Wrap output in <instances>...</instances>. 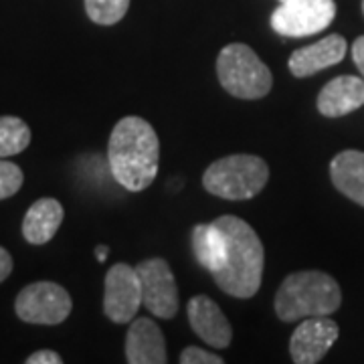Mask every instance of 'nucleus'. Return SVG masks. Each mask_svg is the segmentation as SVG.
Masks as SVG:
<instances>
[{
    "label": "nucleus",
    "instance_id": "3",
    "mask_svg": "<svg viewBox=\"0 0 364 364\" xmlns=\"http://www.w3.org/2000/svg\"><path fill=\"white\" fill-rule=\"evenodd\" d=\"M338 282L324 272L289 273L275 296V314L282 322H298L314 316H330L340 308Z\"/></svg>",
    "mask_w": 364,
    "mask_h": 364
},
{
    "label": "nucleus",
    "instance_id": "2",
    "mask_svg": "<svg viewBox=\"0 0 364 364\" xmlns=\"http://www.w3.org/2000/svg\"><path fill=\"white\" fill-rule=\"evenodd\" d=\"M215 225L225 237V263L213 273L217 286L233 298H253L261 287L265 251L263 243L247 221L223 215Z\"/></svg>",
    "mask_w": 364,
    "mask_h": 364
},
{
    "label": "nucleus",
    "instance_id": "4",
    "mask_svg": "<svg viewBox=\"0 0 364 364\" xmlns=\"http://www.w3.org/2000/svg\"><path fill=\"white\" fill-rule=\"evenodd\" d=\"M269 181L267 162L253 154H233L215 160L203 174L208 195L225 200H249L257 196Z\"/></svg>",
    "mask_w": 364,
    "mask_h": 364
},
{
    "label": "nucleus",
    "instance_id": "18",
    "mask_svg": "<svg viewBox=\"0 0 364 364\" xmlns=\"http://www.w3.org/2000/svg\"><path fill=\"white\" fill-rule=\"evenodd\" d=\"M31 144V128L21 117L0 116V158L21 154Z\"/></svg>",
    "mask_w": 364,
    "mask_h": 364
},
{
    "label": "nucleus",
    "instance_id": "9",
    "mask_svg": "<svg viewBox=\"0 0 364 364\" xmlns=\"http://www.w3.org/2000/svg\"><path fill=\"white\" fill-rule=\"evenodd\" d=\"M142 306V286L136 267L116 263L105 275L104 312L114 324H128Z\"/></svg>",
    "mask_w": 364,
    "mask_h": 364
},
{
    "label": "nucleus",
    "instance_id": "21",
    "mask_svg": "<svg viewBox=\"0 0 364 364\" xmlns=\"http://www.w3.org/2000/svg\"><path fill=\"white\" fill-rule=\"evenodd\" d=\"M182 364H223L221 356L213 354V352L203 350L198 346H188L181 352Z\"/></svg>",
    "mask_w": 364,
    "mask_h": 364
},
{
    "label": "nucleus",
    "instance_id": "8",
    "mask_svg": "<svg viewBox=\"0 0 364 364\" xmlns=\"http://www.w3.org/2000/svg\"><path fill=\"white\" fill-rule=\"evenodd\" d=\"M142 286V304L156 318L170 320L178 312V289L170 265L160 257L144 259L136 265Z\"/></svg>",
    "mask_w": 364,
    "mask_h": 364
},
{
    "label": "nucleus",
    "instance_id": "6",
    "mask_svg": "<svg viewBox=\"0 0 364 364\" xmlns=\"http://www.w3.org/2000/svg\"><path fill=\"white\" fill-rule=\"evenodd\" d=\"M16 316L26 324L55 326L69 318L73 310L65 287L53 282H35L21 289L14 301Z\"/></svg>",
    "mask_w": 364,
    "mask_h": 364
},
{
    "label": "nucleus",
    "instance_id": "1",
    "mask_svg": "<svg viewBox=\"0 0 364 364\" xmlns=\"http://www.w3.org/2000/svg\"><path fill=\"white\" fill-rule=\"evenodd\" d=\"M109 170L119 186L130 193L148 188L158 174L160 142L156 130L144 117L119 119L107 144Z\"/></svg>",
    "mask_w": 364,
    "mask_h": 364
},
{
    "label": "nucleus",
    "instance_id": "13",
    "mask_svg": "<svg viewBox=\"0 0 364 364\" xmlns=\"http://www.w3.org/2000/svg\"><path fill=\"white\" fill-rule=\"evenodd\" d=\"M126 360L130 364H164L166 340L162 330L150 318H138L128 328L126 336Z\"/></svg>",
    "mask_w": 364,
    "mask_h": 364
},
{
    "label": "nucleus",
    "instance_id": "17",
    "mask_svg": "<svg viewBox=\"0 0 364 364\" xmlns=\"http://www.w3.org/2000/svg\"><path fill=\"white\" fill-rule=\"evenodd\" d=\"M193 251H195L196 261L207 272H219L225 263V251H227L221 229L215 223L196 225L193 229Z\"/></svg>",
    "mask_w": 364,
    "mask_h": 364
},
{
    "label": "nucleus",
    "instance_id": "7",
    "mask_svg": "<svg viewBox=\"0 0 364 364\" xmlns=\"http://www.w3.org/2000/svg\"><path fill=\"white\" fill-rule=\"evenodd\" d=\"M336 16L334 0H287L272 14V26L282 37H310L322 33Z\"/></svg>",
    "mask_w": 364,
    "mask_h": 364
},
{
    "label": "nucleus",
    "instance_id": "24",
    "mask_svg": "<svg viewBox=\"0 0 364 364\" xmlns=\"http://www.w3.org/2000/svg\"><path fill=\"white\" fill-rule=\"evenodd\" d=\"M13 257L4 247H0V284L13 273Z\"/></svg>",
    "mask_w": 364,
    "mask_h": 364
},
{
    "label": "nucleus",
    "instance_id": "5",
    "mask_svg": "<svg viewBox=\"0 0 364 364\" xmlns=\"http://www.w3.org/2000/svg\"><path fill=\"white\" fill-rule=\"evenodd\" d=\"M217 75L223 90L239 100H261L273 85L269 67L243 43L223 47L217 59Z\"/></svg>",
    "mask_w": 364,
    "mask_h": 364
},
{
    "label": "nucleus",
    "instance_id": "27",
    "mask_svg": "<svg viewBox=\"0 0 364 364\" xmlns=\"http://www.w3.org/2000/svg\"><path fill=\"white\" fill-rule=\"evenodd\" d=\"M279 2H287V0H279Z\"/></svg>",
    "mask_w": 364,
    "mask_h": 364
},
{
    "label": "nucleus",
    "instance_id": "25",
    "mask_svg": "<svg viewBox=\"0 0 364 364\" xmlns=\"http://www.w3.org/2000/svg\"><path fill=\"white\" fill-rule=\"evenodd\" d=\"M107 253H109V249L105 247V245H100V247L95 249V255H97V261H102L104 263L107 259Z\"/></svg>",
    "mask_w": 364,
    "mask_h": 364
},
{
    "label": "nucleus",
    "instance_id": "11",
    "mask_svg": "<svg viewBox=\"0 0 364 364\" xmlns=\"http://www.w3.org/2000/svg\"><path fill=\"white\" fill-rule=\"evenodd\" d=\"M188 322L195 334L213 348H227L233 340V328L219 304L208 296H195L186 306Z\"/></svg>",
    "mask_w": 364,
    "mask_h": 364
},
{
    "label": "nucleus",
    "instance_id": "20",
    "mask_svg": "<svg viewBox=\"0 0 364 364\" xmlns=\"http://www.w3.org/2000/svg\"><path fill=\"white\" fill-rule=\"evenodd\" d=\"M23 181H25V174L21 166L0 158V200L16 195L23 186Z\"/></svg>",
    "mask_w": 364,
    "mask_h": 364
},
{
    "label": "nucleus",
    "instance_id": "16",
    "mask_svg": "<svg viewBox=\"0 0 364 364\" xmlns=\"http://www.w3.org/2000/svg\"><path fill=\"white\" fill-rule=\"evenodd\" d=\"M330 178L336 191L364 207V152L344 150L330 162Z\"/></svg>",
    "mask_w": 364,
    "mask_h": 364
},
{
    "label": "nucleus",
    "instance_id": "10",
    "mask_svg": "<svg viewBox=\"0 0 364 364\" xmlns=\"http://www.w3.org/2000/svg\"><path fill=\"white\" fill-rule=\"evenodd\" d=\"M340 328L328 316L304 318L289 340V356L296 364H316L338 340Z\"/></svg>",
    "mask_w": 364,
    "mask_h": 364
},
{
    "label": "nucleus",
    "instance_id": "15",
    "mask_svg": "<svg viewBox=\"0 0 364 364\" xmlns=\"http://www.w3.org/2000/svg\"><path fill=\"white\" fill-rule=\"evenodd\" d=\"M63 217H65V210L57 198L45 196L37 203H33L23 221V237L26 239V243L31 245L49 243L59 231Z\"/></svg>",
    "mask_w": 364,
    "mask_h": 364
},
{
    "label": "nucleus",
    "instance_id": "26",
    "mask_svg": "<svg viewBox=\"0 0 364 364\" xmlns=\"http://www.w3.org/2000/svg\"><path fill=\"white\" fill-rule=\"evenodd\" d=\"M363 13H364V0H363Z\"/></svg>",
    "mask_w": 364,
    "mask_h": 364
},
{
    "label": "nucleus",
    "instance_id": "12",
    "mask_svg": "<svg viewBox=\"0 0 364 364\" xmlns=\"http://www.w3.org/2000/svg\"><path fill=\"white\" fill-rule=\"evenodd\" d=\"M346 51H348V45H346L344 37L328 35V37L314 43V45L301 47L298 51L291 53L287 67H289L294 77H312L322 69L338 65L340 61L346 57Z\"/></svg>",
    "mask_w": 364,
    "mask_h": 364
},
{
    "label": "nucleus",
    "instance_id": "14",
    "mask_svg": "<svg viewBox=\"0 0 364 364\" xmlns=\"http://www.w3.org/2000/svg\"><path fill=\"white\" fill-rule=\"evenodd\" d=\"M318 112L324 117H342L364 105V79L340 75L328 81L318 95Z\"/></svg>",
    "mask_w": 364,
    "mask_h": 364
},
{
    "label": "nucleus",
    "instance_id": "23",
    "mask_svg": "<svg viewBox=\"0 0 364 364\" xmlns=\"http://www.w3.org/2000/svg\"><path fill=\"white\" fill-rule=\"evenodd\" d=\"M350 53H352V61H354V65L358 67V71H360V75H363L364 79V35L352 43Z\"/></svg>",
    "mask_w": 364,
    "mask_h": 364
},
{
    "label": "nucleus",
    "instance_id": "22",
    "mask_svg": "<svg viewBox=\"0 0 364 364\" xmlns=\"http://www.w3.org/2000/svg\"><path fill=\"white\" fill-rule=\"evenodd\" d=\"M63 358L57 354L55 350H37L33 352L28 358H26V364H61Z\"/></svg>",
    "mask_w": 364,
    "mask_h": 364
},
{
    "label": "nucleus",
    "instance_id": "19",
    "mask_svg": "<svg viewBox=\"0 0 364 364\" xmlns=\"http://www.w3.org/2000/svg\"><path fill=\"white\" fill-rule=\"evenodd\" d=\"M130 9V0H85V13L95 25L119 23Z\"/></svg>",
    "mask_w": 364,
    "mask_h": 364
}]
</instances>
